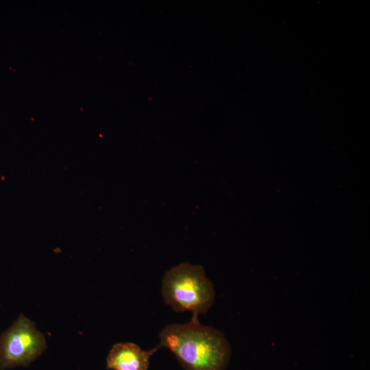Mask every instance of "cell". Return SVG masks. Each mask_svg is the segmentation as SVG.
<instances>
[{"instance_id": "cell-1", "label": "cell", "mask_w": 370, "mask_h": 370, "mask_svg": "<svg viewBox=\"0 0 370 370\" xmlns=\"http://www.w3.org/2000/svg\"><path fill=\"white\" fill-rule=\"evenodd\" d=\"M159 338L160 347L171 352L185 370H225L230 363L231 347L224 334L202 325L198 317L167 325Z\"/></svg>"}, {"instance_id": "cell-2", "label": "cell", "mask_w": 370, "mask_h": 370, "mask_svg": "<svg viewBox=\"0 0 370 370\" xmlns=\"http://www.w3.org/2000/svg\"><path fill=\"white\" fill-rule=\"evenodd\" d=\"M164 302L175 312H190L193 317L206 313L214 300L212 283L201 265L183 262L172 267L162 283Z\"/></svg>"}, {"instance_id": "cell-3", "label": "cell", "mask_w": 370, "mask_h": 370, "mask_svg": "<svg viewBox=\"0 0 370 370\" xmlns=\"http://www.w3.org/2000/svg\"><path fill=\"white\" fill-rule=\"evenodd\" d=\"M46 347L43 334L32 321L20 315L0 337V370L27 367Z\"/></svg>"}, {"instance_id": "cell-4", "label": "cell", "mask_w": 370, "mask_h": 370, "mask_svg": "<svg viewBox=\"0 0 370 370\" xmlns=\"http://www.w3.org/2000/svg\"><path fill=\"white\" fill-rule=\"evenodd\" d=\"M160 348L158 345L147 351L131 342L116 343L108 354L106 367L111 370H148L151 356Z\"/></svg>"}]
</instances>
